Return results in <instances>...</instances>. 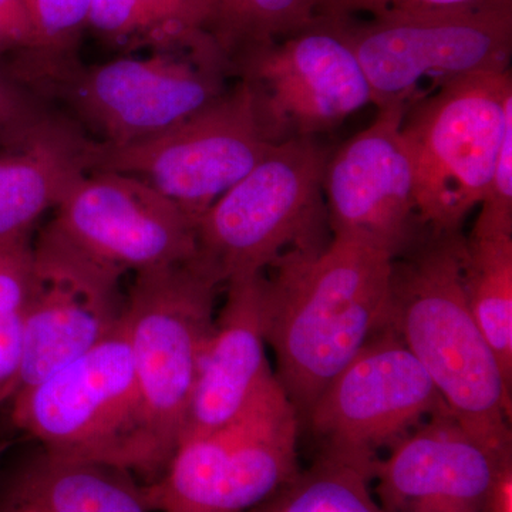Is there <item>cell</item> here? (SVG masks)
I'll return each mask as SVG.
<instances>
[{"mask_svg":"<svg viewBox=\"0 0 512 512\" xmlns=\"http://www.w3.org/2000/svg\"><path fill=\"white\" fill-rule=\"evenodd\" d=\"M393 256L360 235L282 256L266 274V345L275 376L306 420L313 404L389 316Z\"/></svg>","mask_w":512,"mask_h":512,"instance_id":"obj_1","label":"cell"},{"mask_svg":"<svg viewBox=\"0 0 512 512\" xmlns=\"http://www.w3.org/2000/svg\"><path fill=\"white\" fill-rule=\"evenodd\" d=\"M463 231L427 229L393 259L387 326L427 370L458 423L511 454V386L468 306Z\"/></svg>","mask_w":512,"mask_h":512,"instance_id":"obj_2","label":"cell"},{"mask_svg":"<svg viewBox=\"0 0 512 512\" xmlns=\"http://www.w3.org/2000/svg\"><path fill=\"white\" fill-rule=\"evenodd\" d=\"M10 70L47 103L63 104L92 140L123 147L160 136L227 92L220 53L156 52L84 66L77 56L25 52Z\"/></svg>","mask_w":512,"mask_h":512,"instance_id":"obj_3","label":"cell"},{"mask_svg":"<svg viewBox=\"0 0 512 512\" xmlns=\"http://www.w3.org/2000/svg\"><path fill=\"white\" fill-rule=\"evenodd\" d=\"M6 409L13 426L53 456L146 477L160 476L167 466L148 421L124 320L89 352L19 390Z\"/></svg>","mask_w":512,"mask_h":512,"instance_id":"obj_4","label":"cell"},{"mask_svg":"<svg viewBox=\"0 0 512 512\" xmlns=\"http://www.w3.org/2000/svg\"><path fill=\"white\" fill-rule=\"evenodd\" d=\"M330 157L318 137L275 144L198 218V255L224 284L266 272L292 252L326 247L323 175Z\"/></svg>","mask_w":512,"mask_h":512,"instance_id":"obj_5","label":"cell"},{"mask_svg":"<svg viewBox=\"0 0 512 512\" xmlns=\"http://www.w3.org/2000/svg\"><path fill=\"white\" fill-rule=\"evenodd\" d=\"M510 128L511 70L451 80L407 109L402 134L427 228L463 231L483 201Z\"/></svg>","mask_w":512,"mask_h":512,"instance_id":"obj_6","label":"cell"},{"mask_svg":"<svg viewBox=\"0 0 512 512\" xmlns=\"http://www.w3.org/2000/svg\"><path fill=\"white\" fill-rule=\"evenodd\" d=\"M333 22L362 66L377 110L409 109L451 80L511 70L512 3Z\"/></svg>","mask_w":512,"mask_h":512,"instance_id":"obj_7","label":"cell"},{"mask_svg":"<svg viewBox=\"0 0 512 512\" xmlns=\"http://www.w3.org/2000/svg\"><path fill=\"white\" fill-rule=\"evenodd\" d=\"M301 419L276 376L244 412L181 441L157 480L144 485L151 512H247L298 476Z\"/></svg>","mask_w":512,"mask_h":512,"instance_id":"obj_8","label":"cell"},{"mask_svg":"<svg viewBox=\"0 0 512 512\" xmlns=\"http://www.w3.org/2000/svg\"><path fill=\"white\" fill-rule=\"evenodd\" d=\"M222 288L220 274L197 254L136 272L128 289V345L151 430L168 461L183 433Z\"/></svg>","mask_w":512,"mask_h":512,"instance_id":"obj_9","label":"cell"},{"mask_svg":"<svg viewBox=\"0 0 512 512\" xmlns=\"http://www.w3.org/2000/svg\"><path fill=\"white\" fill-rule=\"evenodd\" d=\"M274 146L251 87L239 80L200 113L143 143L113 147L87 137L84 161L87 173L146 181L198 220Z\"/></svg>","mask_w":512,"mask_h":512,"instance_id":"obj_10","label":"cell"},{"mask_svg":"<svg viewBox=\"0 0 512 512\" xmlns=\"http://www.w3.org/2000/svg\"><path fill=\"white\" fill-rule=\"evenodd\" d=\"M443 409L427 370L386 326L333 377L305 421L323 444L322 456L372 480L380 453Z\"/></svg>","mask_w":512,"mask_h":512,"instance_id":"obj_11","label":"cell"},{"mask_svg":"<svg viewBox=\"0 0 512 512\" xmlns=\"http://www.w3.org/2000/svg\"><path fill=\"white\" fill-rule=\"evenodd\" d=\"M254 93L266 137L274 144L318 137L372 104L359 60L336 22L248 50L231 63Z\"/></svg>","mask_w":512,"mask_h":512,"instance_id":"obj_12","label":"cell"},{"mask_svg":"<svg viewBox=\"0 0 512 512\" xmlns=\"http://www.w3.org/2000/svg\"><path fill=\"white\" fill-rule=\"evenodd\" d=\"M123 275L77 248L52 225L42 229L33 242L25 352L16 393L42 382L119 328L127 303Z\"/></svg>","mask_w":512,"mask_h":512,"instance_id":"obj_13","label":"cell"},{"mask_svg":"<svg viewBox=\"0 0 512 512\" xmlns=\"http://www.w3.org/2000/svg\"><path fill=\"white\" fill-rule=\"evenodd\" d=\"M197 222L146 181L90 171L64 192L50 225L86 254L126 274L194 258Z\"/></svg>","mask_w":512,"mask_h":512,"instance_id":"obj_14","label":"cell"},{"mask_svg":"<svg viewBox=\"0 0 512 512\" xmlns=\"http://www.w3.org/2000/svg\"><path fill=\"white\" fill-rule=\"evenodd\" d=\"M406 107L377 110L375 121L330 154L323 175L332 235H360L393 258L427 228L417 204L412 157L402 134Z\"/></svg>","mask_w":512,"mask_h":512,"instance_id":"obj_15","label":"cell"},{"mask_svg":"<svg viewBox=\"0 0 512 512\" xmlns=\"http://www.w3.org/2000/svg\"><path fill=\"white\" fill-rule=\"evenodd\" d=\"M510 477L511 454L484 446L448 409L393 444L372 471L386 512H493Z\"/></svg>","mask_w":512,"mask_h":512,"instance_id":"obj_16","label":"cell"},{"mask_svg":"<svg viewBox=\"0 0 512 512\" xmlns=\"http://www.w3.org/2000/svg\"><path fill=\"white\" fill-rule=\"evenodd\" d=\"M266 272L235 276L202 355L180 441L220 429L258 396L275 376L266 357Z\"/></svg>","mask_w":512,"mask_h":512,"instance_id":"obj_17","label":"cell"},{"mask_svg":"<svg viewBox=\"0 0 512 512\" xmlns=\"http://www.w3.org/2000/svg\"><path fill=\"white\" fill-rule=\"evenodd\" d=\"M131 476L40 448L3 478L0 512H151L144 485Z\"/></svg>","mask_w":512,"mask_h":512,"instance_id":"obj_18","label":"cell"},{"mask_svg":"<svg viewBox=\"0 0 512 512\" xmlns=\"http://www.w3.org/2000/svg\"><path fill=\"white\" fill-rule=\"evenodd\" d=\"M86 140L63 117L25 146L0 151V242L32 235L36 221L87 173Z\"/></svg>","mask_w":512,"mask_h":512,"instance_id":"obj_19","label":"cell"},{"mask_svg":"<svg viewBox=\"0 0 512 512\" xmlns=\"http://www.w3.org/2000/svg\"><path fill=\"white\" fill-rule=\"evenodd\" d=\"M214 13L215 0H92L87 28L121 49L221 55L210 35Z\"/></svg>","mask_w":512,"mask_h":512,"instance_id":"obj_20","label":"cell"},{"mask_svg":"<svg viewBox=\"0 0 512 512\" xmlns=\"http://www.w3.org/2000/svg\"><path fill=\"white\" fill-rule=\"evenodd\" d=\"M463 284L470 311L512 384V235L466 237Z\"/></svg>","mask_w":512,"mask_h":512,"instance_id":"obj_21","label":"cell"},{"mask_svg":"<svg viewBox=\"0 0 512 512\" xmlns=\"http://www.w3.org/2000/svg\"><path fill=\"white\" fill-rule=\"evenodd\" d=\"M315 20L313 0H215L210 35L231 70L248 50L295 35Z\"/></svg>","mask_w":512,"mask_h":512,"instance_id":"obj_22","label":"cell"},{"mask_svg":"<svg viewBox=\"0 0 512 512\" xmlns=\"http://www.w3.org/2000/svg\"><path fill=\"white\" fill-rule=\"evenodd\" d=\"M247 512H386L372 480L362 471L326 456L308 471Z\"/></svg>","mask_w":512,"mask_h":512,"instance_id":"obj_23","label":"cell"},{"mask_svg":"<svg viewBox=\"0 0 512 512\" xmlns=\"http://www.w3.org/2000/svg\"><path fill=\"white\" fill-rule=\"evenodd\" d=\"M32 259V235L0 242V410L22 376Z\"/></svg>","mask_w":512,"mask_h":512,"instance_id":"obj_24","label":"cell"},{"mask_svg":"<svg viewBox=\"0 0 512 512\" xmlns=\"http://www.w3.org/2000/svg\"><path fill=\"white\" fill-rule=\"evenodd\" d=\"M63 117L0 63V151L25 146Z\"/></svg>","mask_w":512,"mask_h":512,"instance_id":"obj_25","label":"cell"},{"mask_svg":"<svg viewBox=\"0 0 512 512\" xmlns=\"http://www.w3.org/2000/svg\"><path fill=\"white\" fill-rule=\"evenodd\" d=\"M37 35L36 52L50 56H76L87 29L92 0H26Z\"/></svg>","mask_w":512,"mask_h":512,"instance_id":"obj_26","label":"cell"},{"mask_svg":"<svg viewBox=\"0 0 512 512\" xmlns=\"http://www.w3.org/2000/svg\"><path fill=\"white\" fill-rule=\"evenodd\" d=\"M471 237L512 235V128L505 134Z\"/></svg>","mask_w":512,"mask_h":512,"instance_id":"obj_27","label":"cell"},{"mask_svg":"<svg viewBox=\"0 0 512 512\" xmlns=\"http://www.w3.org/2000/svg\"><path fill=\"white\" fill-rule=\"evenodd\" d=\"M491 3H512V0H313L316 18L330 20L382 18L399 13Z\"/></svg>","mask_w":512,"mask_h":512,"instance_id":"obj_28","label":"cell"},{"mask_svg":"<svg viewBox=\"0 0 512 512\" xmlns=\"http://www.w3.org/2000/svg\"><path fill=\"white\" fill-rule=\"evenodd\" d=\"M36 47V29L26 0H0V57Z\"/></svg>","mask_w":512,"mask_h":512,"instance_id":"obj_29","label":"cell"},{"mask_svg":"<svg viewBox=\"0 0 512 512\" xmlns=\"http://www.w3.org/2000/svg\"><path fill=\"white\" fill-rule=\"evenodd\" d=\"M493 512H512V478L505 481L501 487Z\"/></svg>","mask_w":512,"mask_h":512,"instance_id":"obj_30","label":"cell"},{"mask_svg":"<svg viewBox=\"0 0 512 512\" xmlns=\"http://www.w3.org/2000/svg\"><path fill=\"white\" fill-rule=\"evenodd\" d=\"M6 443L5 441L0 440V456H2L3 451H5Z\"/></svg>","mask_w":512,"mask_h":512,"instance_id":"obj_31","label":"cell"}]
</instances>
